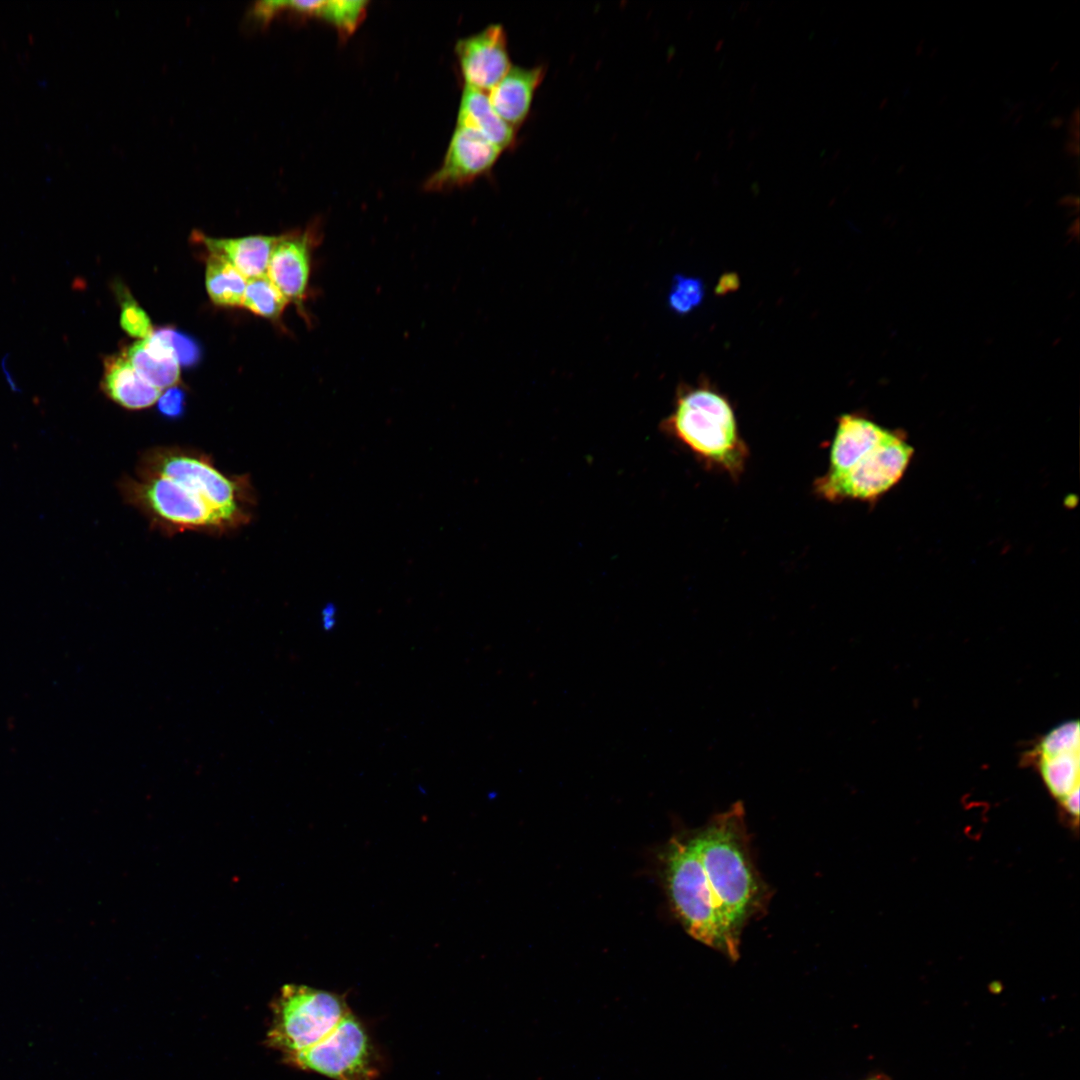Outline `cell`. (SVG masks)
Here are the masks:
<instances>
[{"mask_svg": "<svg viewBox=\"0 0 1080 1080\" xmlns=\"http://www.w3.org/2000/svg\"><path fill=\"white\" fill-rule=\"evenodd\" d=\"M124 502L165 536L232 534L249 525L258 504L250 475L221 470L197 448L161 445L143 451L133 475L118 482Z\"/></svg>", "mask_w": 1080, "mask_h": 1080, "instance_id": "6da1fadb", "label": "cell"}, {"mask_svg": "<svg viewBox=\"0 0 1080 1080\" xmlns=\"http://www.w3.org/2000/svg\"><path fill=\"white\" fill-rule=\"evenodd\" d=\"M693 836L712 896L740 940L745 925L765 911L770 898L752 860L743 802L713 815Z\"/></svg>", "mask_w": 1080, "mask_h": 1080, "instance_id": "7a4b0ae2", "label": "cell"}, {"mask_svg": "<svg viewBox=\"0 0 1080 1080\" xmlns=\"http://www.w3.org/2000/svg\"><path fill=\"white\" fill-rule=\"evenodd\" d=\"M662 427L706 467L733 480L743 474L749 448L740 435L730 401L711 385L681 387Z\"/></svg>", "mask_w": 1080, "mask_h": 1080, "instance_id": "3957f363", "label": "cell"}, {"mask_svg": "<svg viewBox=\"0 0 1080 1080\" xmlns=\"http://www.w3.org/2000/svg\"><path fill=\"white\" fill-rule=\"evenodd\" d=\"M659 856L664 887L683 928L695 940L736 961L740 940L732 934L712 896L693 831L674 835Z\"/></svg>", "mask_w": 1080, "mask_h": 1080, "instance_id": "277c9868", "label": "cell"}, {"mask_svg": "<svg viewBox=\"0 0 1080 1080\" xmlns=\"http://www.w3.org/2000/svg\"><path fill=\"white\" fill-rule=\"evenodd\" d=\"M266 1044L284 1057L325 1038L351 1010L343 996L306 985H284L272 1003Z\"/></svg>", "mask_w": 1080, "mask_h": 1080, "instance_id": "5b68a950", "label": "cell"}, {"mask_svg": "<svg viewBox=\"0 0 1080 1080\" xmlns=\"http://www.w3.org/2000/svg\"><path fill=\"white\" fill-rule=\"evenodd\" d=\"M913 453L914 449L903 432L888 429L873 448L847 469L826 472L816 478L814 492L833 503L844 500L873 502L901 480Z\"/></svg>", "mask_w": 1080, "mask_h": 1080, "instance_id": "8992f818", "label": "cell"}, {"mask_svg": "<svg viewBox=\"0 0 1080 1080\" xmlns=\"http://www.w3.org/2000/svg\"><path fill=\"white\" fill-rule=\"evenodd\" d=\"M283 1061L333 1080H376L379 1073L375 1047L352 1012L321 1041Z\"/></svg>", "mask_w": 1080, "mask_h": 1080, "instance_id": "52a82bcc", "label": "cell"}, {"mask_svg": "<svg viewBox=\"0 0 1080 1080\" xmlns=\"http://www.w3.org/2000/svg\"><path fill=\"white\" fill-rule=\"evenodd\" d=\"M320 240V231L315 226L280 235L267 266L269 279L289 303L297 306L306 321L309 318L304 303L310 291L313 252Z\"/></svg>", "mask_w": 1080, "mask_h": 1080, "instance_id": "ba28073f", "label": "cell"}, {"mask_svg": "<svg viewBox=\"0 0 1080 1080\" xmlns=\"http://www.w3.org/2000/svg\"><path fill=\"white\" fill-rule=\"evenodd\" d=\"M1048 792L1058 803L1079 791V721L1061 723L1030 752Z\"/></svg>", "mask_w": 1080, "mask_h": 1080, "instance_id": "9c48e42d", "label": "cell"}, {"mask_svg": "<svg viewBox=\"0 0 1080 1080\" xmlns=\"http://www.w3.org/2000/svg\"><path fill=\"white\" fill-rule=\"evenodd\" d=\"M455 50L465 86L484 92L490 91L512 67L507 34L501 24H491L460 39Z\"/></svg>", "mask_w": 1080, "mask_h": 1080, "instance_id": "30bf717a", "label": "cell"}, {"mask_svg": "<svg viewBox=\"0 0 1080 1080\" xmlns=\"http://www.w3.org/2000/svg\"><path fill=\"white\" fill-rule=\"evenodd\" d=\"M502 151L478 133L456 126L443 163L426 181L425 189L439 191L470 183L487 173Z\"/></svg>", "mask_w": 1080, "mask_h": 1080, "instance_id": "8fae6325", "label": "cell"}, {"mask_svg": "<svg viewBox=\"0 0 1080 1080\" xmlns=\"http://www.w3.org/2000/svg\"><path fill=\"white\" fill-rule=\"evenodd\" d=\"M545 67L513 66L489 91V101L496 113L518 129L526 120L537 88L545 76Z\"/></svg>", "mask_w": 1080, "mask_h": 1080, "instance_id": "7c38bea8", "label": "cell"}, {"mask_svg": "<svg viewBox=\"0 0 1080 1080\" xmlns=\"http://www.w3.org/2000/svg\"><path fill=\"white\" fill-rule=\"evenodd\" d=\"M101 389L110 400L128 410L147 409L156 404L162 393L136 372L123 352L104 359Z\"/></svg>", "mask_w": 1080, "mask_h": 1080, "instance_id": "4fadbf2b", "label": "cell"}, {"mask_svg": "<svg viewBox=\"0 0 1080 1080\" xmlns=\"http://www.w3.org/2000/svg\"><path fill=\"white\" fill-rule=\"evenodd\" d=\"M887 431L888 429L862 415L846 413L839 416L830 446L827 472L835 473L847 469L873 448Z\"/></svg>", "mask_w": 1080, "mask_h": 1080, "instance_id": "5bb4252c", "label": "cell"}, {"mask_svg": "<svg viewBox=\"0 0 1080 1080\" xmlns=\"http://www.w3.org/2000/svg\"><path fill=\"white\" fill-rule=\"evenodd\" d=\"M456 126L470 129L499 147L512 148L517 129L505 122L492 107L487 92L464 86Z\"/></svg>", "mask_w": 1080, "mask_h": 1080, "instance_id": "9a60e30c", "label": "cell"}, {"mask_svg": "<svg viewBox=\"0 0 1080 1080\" xmlns=\"http://www.w3.org/2000/svg\"><path fill=\"white\" fill-rule=\"evenodd\" d=\"M212 255L235 267L245 278L265 275L271 251L279 236L253 235L239 238H212L198 233Z\"/></svg>", "mask_w": 1080, "mask_h": 1080, "instance_id": "2e32d148", "label": "cell"}, {"mask_svg": "<svg viewBox=\"0 0 1080 1080\" xmlns=\"http://www.w3.org/2000/svg\"><path fill=\"white\" fill-rule=\"evenodd\" d=\"M136 372L149 384L160 389L175 386L180 378V365L173 350L158 331L136 341L123 351Z\"/></svg>", "mask_w": 1080, "mask_h": 1080, "instance_id": "e0dca14e", "label": "cell"}, {"mask_svg": "<svg viewBox=\"0 0 1080 1080\" xmlns=\"http://www.w3.org/2000/svg\"><path fill=\"white\" fill-rule=\"evenodd\" d=\"M367 1H277V12L291 11L317 17L332 24L344 36L350 35L366 14Z\"/></svg>", "mask_w": 1080, "mask_h": 1080, "instance_id": "ac0fdd59", "label": "cell"}, {"mask_svg": "<svg viewBox=\"0 0 1080 1080\" xmlns=\"http://www.w3.org/2000/svg\"><path fill=\"white\" fill-rule=\"evenodd\" d=\"M245 278L226 260L210 254L206 265V289L210 299L220 306H240L247 285Z\"/></svg>", "mask_w": 1080, "mask_h": 1080, "instance_id": "d6986e66", "label": "cell"}, {"mask_svg": "<svg viewBox=\"0 0 1080 1080\" xmlns=\"http://www.w3.org/2000/svg\"><path fill=\"white\" fill-rule=\"evenodd\" d=\"M288 300L267 274L248 279L241 306L270 320H279Z\"/></svg>", "mask_w": 1080, "mask_h": 1080, "instance_id": "ffe728a7", "label": "cell"}, {"mask_svg": "<svg viewBox=\"0 0 1080 1080\" xmlns=\"http://www.w3.org/2000/svg\"><path fill=\"white\" fill-rule=\"evenodd\" d=\"M705 286L702 279L676 274L671 283L667 302L670 310L678 315L694 311L703 301Z\"/></svg>", "mask_w": 1080, "mask_h": 1080, "instance_id": "44dd1931", "label": "cell"}, {"mask_svg": "<svg viewBox=\"0 0 1080 1080\" xmlns=\"http://www.w3.org/2000/svg\"><path fill=\"white\" fill-rule=\"evenodd\" d=\"M121 302L120 325L132 337L146 339L152 335L150 318L135 299L123 288H118Z\"/></svg>", "mask_w": 1080, "mask_h": 1080, "instance_id": "7402d4cb", "label": "cell"}, {"mask_svg": "<svg viewBox=\"0 0 1080 1080\" xmlns=\"http://www.w3.org/2000/svg\"><path fill=\"white\" fill-rule=\"evenodd\" d=\"M173 350L174 356L180 366H195L201 358V348L198 342L191 336L172 328L157 330Z\"/></svg>", "mask_w": 1080, "mask_h": 1080, "instance_id": "603a6c76", "label": "cell"}, {"mask_svg": "<svg viewBox=\"0 0 1080 1080\" xmlns=\"http://www.w3.org/2000/svg\"><path fill=\"white\" fill-rule=\"evenodd\" d=\"M156 404L162 416L170 419L181 417L185 410V392L176 385L169 387L161 393Z\"/></svg>", "mask_w": 1080, "mask_h": 1080, "instance_id": "cb8c5ba5", "label": "cell"}, {"mask_svg": "<svg viewBox=\"0 0 1080 1080\" xmlns=\"http://www.w3.org/2000/svg\"><path fill=\"white\" fill-rule=\"evenodd\" d=\"M337 623V608L332 603H327L321 610V627L324 631H331Z\"/></svg>", "mask_w": 1080, "mask_h": 1080, "instance_id": "d4e9b609", "label": "cell"}, {"mask_svg": "<svg viewBox=\"0 0 1080 1080\" xmlns=\"http://www.w3.org/2000/svg\"><path fill=\"white\" fill-rule=\"evenodd\" d=\"M1078 142L1072 139L1068 140L1064 147L1065 152L1070 156H1077L1079 153Z\"/></svg>", "mask_w": 1080, "mask_h": 1080, "instance_id": "484cf974", "label": "cell"}, {"mask_svg": "<svg viewBox=\"0 0 1080 1080\" xmlns=\"http://www.w3.org/2000/svg\"><path fill=\"white\" fill-rule=\"evenodd\" d=\"M864 1080H890V1079L887 1076L883 1075V1074H875V1075H873V1076H871L869 1078H866Z\"/></svg>", "mask_w": 1080, "mask_h": 1080, "instance_id": "4316f807", "label": "cell"}, {"mask_svg": "<svg viewBox=\"0 0 1080 1080\" xmlns=\"http://www.w3.org/2000/svg\"><path fill=\"white\" fill-rule=\"evenodd\" d=\"M1058 122H1059V123H1063L1062 119H1060V118H1055V119H1054V120L1052 121V123H1053V126H1054V127H1056V128H1057V127H1059L1060 125H1058Z\"/></svg>", "mask_w": 1080, "mask_h": 1080, "instance_id": "83f0119b", "label": "cell"}]
</instances>
